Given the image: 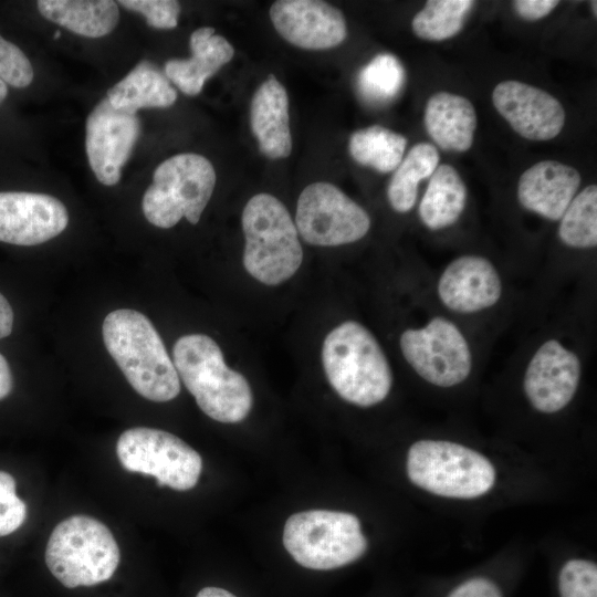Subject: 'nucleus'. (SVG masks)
Returning <instances> with one entry per match:
<instances>
[{
	"label": "nucleus",
	"instance_id": "1",
	"mask_svg": "<svg viewBox=\"0 0 597 597\" xmlns=\"http://www.w3.org/2000/svg\"><path fill=\"white\" fill-rule=\"evenodd\" d=\"M103 339L130 386L144 398L165 402L180 392V379L161 337L142 313L119 308L106 315Z\"/></svg>",
	"mask_w": 597,
	"mask_h": 597
},
{
	"label": "nucleus",
	"instance_id": "2",
	"mask_svg": "<svg viewBox=\"0 0 597 597\" xmlns=\"http://www.w3.org/2000/svg\"><path fill=\"white\" fill-rule=\"evenodd\" d=\"M172 363L199 408L211 419L235 423L249 415L253 396L247 378L229 368L218 344L205 334L177 339Z\"/></svg>",
	"mask_w": 597,
	"mask_h": 597
},
{
	"label": "nucleus",
	"instance_id": "3",
	"mask_svg": "<svg viewBox=\"0 0 597 597\" xmlns=\"http://www.w3.org/2000/svg\"><path fill=\"white\" fill-rule=\"evenodd\" d=\"M322 362L333 389L353 405L374 406L391 389L388 359L373 333L358 322L346 321L328 333Z\"/></svg>",
	"mask_w": 597,
	"mask_h": 597
},
{
	"label": "nucleus",
	"instance_id": "4",
	"mask_svg": "<svg viewBox=\"0 0 597 597\" xmlns=\"http://www.w3.org/2000/svg\"><path fill=\"white\" fill-rule=\"evenodd\" d=\"M243 266L265 285L291 279L303 261L298 232L285 206L270 193H258L242 212Z\"/></svg>",
	"mask_w": 597,
	"mask_h": 597
},
{
	"label": "nucleus",
	"instance_id": "5",
	"mask_svg": "<svg viewBox=\"0 0 597 597\" xmlns=\"http://www.w3.org/2000/svg\"><path fill=\"white\" fill-rule=\"evenodd\" d=\"M119 559V547L109 528L85 514L71 515L60 522L45 548L48 568L67 588L108 580Z\"/></svg>",
	"mask_w": 597,
	"mask_h": 597
},
{
	"label": "nucleus",
	"instance_id": "6",
	"mask_svg": "<svg viewBox=\"0 0 597 597\" xmlns=\"http://www.w3.org/2000/svg\"><path fill=\"white\" fill-rule=\"evenodd\" d=\"M216 185L212 164L202 155L178 154L164 160L154 171L142 208L151 224L168 229L181 218L199 222Z\"/></svg>",
	"mask_w": 597,
	"mask_h": 597
},
{
	"label": "nucleus",
	"instance_id": "7",
	"mask_svg": "<svg viewBox=\"0 0 597 597\" xmlns=\"http://www.w3.org/2000/svg\"><path fill=\"white\" fill-rule=\"evenodd\" d=\"M407 473L417 486L455 499L481 496L495 481V470L484 455L444 440L415 442L408 451Z\"/></svg>",
	"mask_w": 597,
	"mask_h": 597
},
{
	"label": "nucleus",
	"instance_id": "8",
	"mask_svg": "<svg viewBox=\"0 0 597 597\" xmlns=\"http://www.w3.org/2000/svg\"><path fill=\"white\" fill-rule=\"evenodd\" d=\"M283 544L302 566L326 570L358 559L367 548L359 520L350 513L310 510L291 515Z\"/></svg>",
	"mask_w": 597,
	"mask_h": 597
},
{
	"label": "nucleus",
	"instance_id": "9",
	"mask_svg": "<svg viewBox=\"0 0 597 597\" xmlns=\"http://www.w3.org/2000/svg\"><path fill=\"white\" fill-rule=\"evenodd\" d=\"M121 464L129 472L151 475L159 486L187 491L197 484L201 470L200 454L177 436L154 428L125 430L116 443Z\"/></svg>",
	"mask_w": 597,
	"mask_h": 597
},
{
	"label": "nucleus",
	"instance_id": "10",
	"mask_svg": "<svg viewBox=\"0 0 597 597\" xmlns=\"http://www.w3.org/2000/svg\"><path fill=\"white\" fill-rule=\"evenodd\" d=\"M401 354L426 381L438 387L463 383L472 370V353L462 331L442 316L425 326L405 329L399 338Z\"/></svg>",
	"mask_w": 597,
	"mask_h": 597
},
{
	"label": "nucleus",
	"instance_id": "11",
	"mask_svg": "<svg viewBox=\"0 0 597 597\" xmlns=\"http://www.w3.org/2000/svg\"><path fill=\"white\" fill-rule=\"evenodd\" d=\"M295 222L302 239L318 247L356 242L370 229L366 210L329 182H313L304 188Z\"/></svg>",
	"mask_w": 597,
	"mask_h": 597
},
{
	"label": "nucleus",
	"instance_id": "12",
	"mask_svg": "<svg viewBox=\"0 0 597 597\" xmlns=\"http://www.w3.org/2000/svg\"><path fill=\"white\" fill-rule=\"evenodd\" d=\"M140 134L137 114L114 108L103 98L88 114L85 124V149L97 180L114 186L122 167L129 159Z\"/></svg>",
	"mask_w": 597,
	"mask_h": 597
},
{
	"label": "nucleus",
	"instance_id": "13",
	"mask_svg": "<svg viewBox=\"0 0 597 597\" xmlns=\"http://www.w3.org/2000/svg\"><path fill=\"white\" fill-rule=\"evenodd\" d=\"M580 376L582 363L578 355L552 338L545 341L528 360L523 389L537 411L554 413L570 402Z\"/></svg>",
	"mask_w": 597,
	"mask_h": 597
},
{
	"label": "nucleus",
	"instance_id": "14",
	"mask_svg": "<svg viewBox=\"0 0 597 597\" xmlns=\"http://www.w3.org/2000/svg\"><path fill=\"white\" fill-rule=\"evenodd\" d=\"M67 223V210L55 197L27 191L0 192L1 242L40 244L59 235Z\"/></svg>",
	"mask_w": 597,
	"mask_h": 597
},
{
	"label": "nucleus",
	"instance_id": "15",
	"mask_svg": "<svg viewBox=\"0 0 597 597\" xmlns=\"http://www.w3.org/2000/svg\"><path fill=\"white\" fill-rule=\"evenodd\" d=\"M492 102L510 126L530 140L553 139L565 125V111L559 101L523 82L499 83L493 90Z\"/></svg>",
	"mask_w": 597,
	"mask_h": 597
},
{
	"label": "nucleus",
	"instance_id": "16",
	"mask_svg": "<svg viewBox=\"0 0 597 597\" xmlns=\"http://www.w3.org/2000/svg\"><path fill=\"white\" fill-rule=\"evenodd\" d=\"M270 18L282 38L302 49H331L347 36L342 11L324 1L279 0L270 8Z\"/></svg>",
	"mask_w": 597,
	"mask_h": 597
},
{
	"label": "nucleus",
	"instance_id": "17",
	"mask_svg": "<svg viewBox=\"0 0 597 597\" xmlns=\"http://www.w3.org/2000/svg\"><path fill=\"white\" fill-rule=\"evenodd\" d=\"M503 292L498 269L486 258L464 254L452 260L437 283L440 302L461 314L482 312L495 305Z\"/></svg>",
	"mask_w": 597,
	"mask_h": 597
},
{
	"label": "nucleus",
	"instance_id": "18",
	"mask_svg": "<svg viewBox=\"0 0 597 597\" xmlns=\"http://www.w3.org/2000/svg\"><path fill=\"white\" fill-rule=\"evenodd\" d=\"M582 177L574 167L543 160L526 169L517 184L522 207L547 220L557 221L576 196Z\"/></svg>",
	"mask_w": 597,
	"mask_h": 597
},
{
	"label": "nucleus",
	"instance_id": "19",
	"mask_svg": "<svg viewBox=\"0 0 597 597\" xmlns=\"http://www.w3.org/2000/svg\"><path fill=\"white\" fill-rule=\"evenodd\" d=\"M250 124L260 151L271 159L290 156L289 97L285 87L273 74L255 91L250 107Z\"/></svg>",
	"mask_w": 597,
	"mask_h": 597
},
{
	"label": "nucleus",
	"instance_id": "20",
	"mask_svg": "<svg viewBox=\"0 0 597 597\" xmlns=\"http://www.w3.org/2000/svg\"><path fill=\"white\" fill-rule=\"evenodd\" d=\"M189 44L191 56L168 60L164 70L167 78L182 93L195 96L209 77L231 61L234 49L226 38L214 34V29L210 27L193 31Z\"/></svg>",
	"mask_w": 597,
	"mask_h": 597
},
{
	"label": "nucleus",
	"instance_id": "21",
	"mask_svg": "<svg viewBox=\"0 0 597 597\" xmlns=\"http://www.w3.org/2000/svg\"><path fill=\"white\" fill-rule=\"evenodd\" d=\"M423 123L428 135L440 148L463 153L473 144L478 118L467 97L438 92L427 101Z\"/></svg>",
	"mask_w": 597,
	"mask_h": 597
},
{
	"label": "nucleus",
	"instance_id": "22",
	"mask_svg": "<svg viewBox=\"0 0 597 597\" xmlns=\"http://www.w3.org/2000/svg\"><path fill=\"white\" fill-rule=\"evenodd\" d=\"M107 100L114 108L136 114L140 108L171 106L177 92L157 65L143 60L107 91Z\"/></svg>",
	"mask_w": 597,
	"mask_h": 597
},
{
	"label": "nucleus",
	"instance_id": "23",
	"mask_svg": "<svg viewBox=\"0 0 597 597\" xmlns=\"http://www.w3.org/2000/svg\"><path fill=\"white\" fill-rule=\"evenodd\" d=\"M39 12L69 31L101 38L109 34L119 21V10L112 0H40Z\"/></svg>",
	"mask_w": 597,
	"mask_h": 597
},
{
	"label": "nucleus",
	"instance_id": "24",
	"mask_svg": "<svg viewBox=\"0 0 597 597\" xmlns=\"http://www.w3.org/2000/svg\"><path fill=\"white\" fill-rule=\"evenodd\" d=\"M467 201L468 189L458 170L448 164L438 165L419 203V218L429 230L446 229L459 220Z\"/></svg>",
	"mask_w": 597,
	"mask_h": 597
},
{
	"label": "nucleus",
	"instance_id": "25",
	"mask_svg": "<svg viewBox=\"0 0 597 597\" xmlns=\"http://www.w3.org/2000/svg\"><path fill=\"white\" fill-rule=\"evenodd\" d=\"M440 156L430 143H419L402 158L387 187V198L398 213L412 210L418 197L419 184L430 177L438 167Z\"/></svg>",
	"mask_w": 597,
	"mask_h": 597
},
{
	"label": "nucleus",
	"instance_id": "26",
	"mask_svg": "<svg viewBox=\"0 0 597 597\" xmlns=\"http://www.w3.org/2000/svg\"><path fill=\"white\" fill-rule=\"evenodd\" d=\"M406 146L404 135L379 125L354 132L348 143L349 154L356 163L383 174L398 167Z\"/></svg>",
	"mask_w": 597,
	"mask_h": 597
},
{
	"label": "nucleus",
	"instance_id": "27",
	"mask_svg": "<svg viewBox=\"0 0 597 597\" xmlns=\"http://www.w3.org/2000/svg\"><path fill=\"white\" fill-rule=\"evenodd\" d=\"M474 4L471 0H429L415 14L412 31L428 41L450 39L462 30Z\"/></svg>",
	"mask_w": 597,
	"mask_h": 597
},
{
	"label": "nucleus",
	"instance_id": "28",
	"mask_svg": "<svg viewBox=\"0 0 597 597\" xmlns=\"http://www.w3.org/2000/svg\"><path fill=\"white\" fill-rule=\"evenodd\" d=\"M559 240L568 248L593 249L597 245V186L576 193L559 219Z\"/></svg>",
	"mask_w": 597,
	"mask_h": 597
},
{
	"label": "nucleus",
	"instance_id": "29",
	"mask_svg": "<svg viewBox=\"0 0 597 597\" xmlns=\"http://www.w3.org/2000/svg\"><path fill=\"white\" fill-rule=\"evenodd\" d=\"M406 81L400 61L392 54L376 55L359 72L357 87L360 96L370 104H385L394 100Z\"/></svg>",
	"mask_w": 597,
	"mask_h": 597
},
{
	"label": "nucleus",
	"instance_id": "30",
	"mask_svg": "<svg viewBox=\"0 0 597 597\" xmlns=\"http://www.w3.org/2000/svg\"><path fill=\"white\" fill-rule=\"evenodd\" d=\"M561 597H597V566L586 559H570L558 577Z\"/></svg>",
	"mask_w": 597,
	"mask_h": 597
},
{
	"label": "nucleus",
	"instance_id": "31",
	"mask_svg": "<svg viewBox=\"0 0 597 597\" xmlns=\"http://www.w3.org/2000/svg\"><path fill=\"white\" fill-rule=\"evenodd\" d=\"M27 517V505L15 493V480L0 470V537L15 532Z\"/></svg>",
	"mask_w": 597,
	"mask_h": 597
},
{
	"label": "nucleus",
	"instance_id": "32",
	"mask_svg": "<svg viewBox=\"0 0 597 597\" xmlns=\"http://www.w3.org/2000/svg\"><path fill=\"white\" fill-rule=\"evenodd\" d=\"M33 69L27 55L15 44L0 35V78L17 88L33 81Z\"/></svg>",
	"mask_w": 597,
	"mask_h": 597
},
{
	"label": "nucleus",
	"instance_id": "33",
	"mask_svg": "<svg viewBox=\"0 0 597 597\" xmlns=\"http://www.w3.org/2000/svg\"><path fill=\"white\" fill-rule=\"evenodd\" d=\"M118 4L146 18L149 27L174 29L178 24L180 4L174 0H121Z\"/></svg>",
	"mask_w": 597,
	"mask_h": 597
},
{
	"label": "nucleus",
	"instance_id": "34",
	"mask_svg": "<svg viewBox=\"0 0 597 597\" xmlns=\"http://www.w3.org/2000/svg\"><path fill=\"white\" fill-rule=\"evenodd\" d=\"M448 597H502V594L490 579L475 577L459 585Z\"/></svg>",
	"mask_w": 597,
	"mask_h": 597
},
{
	"label": "nucleus",
	"instance_id": "35",
	"mask_svg": "<svg viewBox=\"0 0 597 597\" xmlns=\"http://www.w3.org/2000/svg\"><path fill=\"white\" fill-rule=\"evenodd\" d=\"M558 3L556 0H516L513 9L522 19L536 21L548 15Z\"/></svg>",
	"mask_w": 597,
	"mask_h": 597
},
{
	"label": "nucleus",
	"instance_id": "36",
	"mask_svg": "<svg viewBox=\"0 0 597 597\" xmlns=\"http://www.w3.org/2000/svg\"><path fill=\"white\" fill-rule=\"evenodd\" d=\"M13 327V311L8 300L0 293V339L9 336Z\"/></svg>",
	"mask_w": 597,
	"mask_h": 597
},
{
	"label": "nucleus",
	"instance_id": "37",
	"mask_svg": "<svg viewBox=\"0 0 597 597\" xmlns=\"http://www.w3.org/2000/svg\"><path fill=\"white\" fill-rule=\"evenodd\" d=\"M13 379L10 366L2 354H0V400L4 399L12 390Z\"/></svg>",
	"mask_w": 597,
	"mask_h": 597
},
{
	"label": "nucleus",
	"instance_id": "38",
	"mask_svg": "<svg viewBox=\"0 0 597 597\" xmlns=\"http://www.w3.org/2000/svg\"><path fill=\"white\" fill-rule=\"evenodd\" d=\"M196 597H235L230 591L218 587H205Z\"/></svg>",
	"mask_w": 597,
	"mask_h": 597
},
{
	"label": "nucleus",
	"instance_id": "39",
	"mask_svg": "<svg viewBox=\"0 0 597 597\" xmlns=\"http://www.w3.org/2000/svg\"><path fill=\"white\" fill-rule=\"evenodd\" d=\"M8 95V86L7 84L0 78V105L4 101V98Z\"/></svg>",
	"mask_w": 597,
	"mask_h": 597
},
{
	"label": "nucleus",
	"instance_id": "40",
	"mask_svg": "<svg viewBox=\"0 0 597 597\" xmlns=\"http://www.w3.org/2000/svg\"><path fill=\"white\" fill-rule=\"evenodd\" d=\"M596 7H597V2L596 1H593L591 2V9L594 10V17L596 18Z\"/></svg>",
	"mask_w": 597,
	"mask_h": 597
},
{
	"label": "nucleus",
	"instance_id": "41",
	"mask_svg": "<svg viewBox=\"0 0 597 597\" xmlns=\"http://www.w3.org/2000/svg\"><path fill=\"white\" fill-rule=\"evenodd\" d=\"M61 36V31H56L53 35V38L56 40Z\"/></svg>",
	"mask_w": 597,
	"mask_h": 597
}]
</instances>
